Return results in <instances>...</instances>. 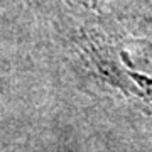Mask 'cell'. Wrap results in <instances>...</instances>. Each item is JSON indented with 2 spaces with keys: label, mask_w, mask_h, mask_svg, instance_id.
I'll return each mask as SVG.
<instances>
[{
  "label": "cell",
  "mask_w": 152,
  "mask_h": 152,
  "mask_svg": "<svg viewBox=\"0 0 152 152\" xmlns=\"http://www.w3.org/2000/svg\"><path fill=\"white\" fill-rule=\"evenodd\" d=\"M120 0H0V12L10 15L91 14L105 10Z\"/></svg>",
  "instance_id": "cell-1"
}]
</instances>
